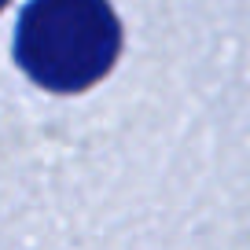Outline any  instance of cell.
Returning <instances> with one entry per match:
<instances>
[{
    "label": "cell",
    "mask_w": 250,
    "mask_h": 250,
    "mask_svg": "<svg viewBox=\"0 0 250 250\" xmlns=\"http://www.w3.org/2000/svg\"><path fill=\"white\" fill-rule=\"evenodd\" d=\"M4 4H8V0H0V11H4Z\"/></svg>",
    "instance_id": "cell-2"
},
{
    "label": "cell",
    "mask_w": 250,
    "mask_h": 250,
    "mask_svg": "<svg viewBox=\"0 0 250 250\" xmlns=\"http://www.w3.org/2000/svg\"><path fill=\"white\" fill-rule=\"evenodd\" d=\"M122 22L107 0H30L15 26V62L48 92H81L114 66Z\"/></svg>",
    "instance_id": "cell-1"
}]
</instances>
